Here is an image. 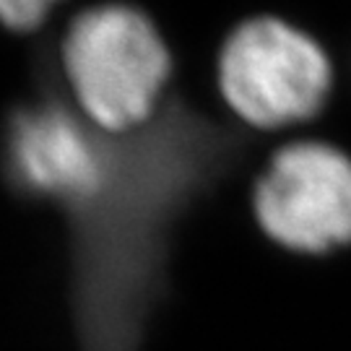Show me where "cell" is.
Returning <instances> with one entry per match:
<instances>
[{"label": "cell", "instance_id": "1", "mask_svg": "<svg viewBox=\"0 0 351 351\" xmlns=\"http://www.w3.org/2000/svg\"><path fill=\"white\" fill-rule=\"evenodd\" d=\"M58 52L75 110L110 138L143 130L172 86L175 52L156 21L128 0L81 8Z\"/></svg>", "mask_w": 351, "mask_h": 351}, {"label": "cell", "instance_id": "2", "mask_svg": "<svg viewBox=\"0 0 351 351\" xmlns=\"http://www.w3.org/2000/svg\"><path fill=\"white\" fill-rule=\"evenodd\" d=\"M216 88L242 125L276 133L326 110L333 60L300 24L274 13L250 16L219 47Z\"/></svg>", "mask_w": 351, "mask_h": 351}, {"label": "cell", "instance_id": "4", "mask_svg": "<svg viewBox=\"0 0 351 351\" xmlns=\"http://www.w3.org/2000/svg\"><path fill=\"white\" fill-rule=\"evenodd\" d=\"M112 169V149L84 114L55 97L19 104L3 125L5 182L26 198L68 216L99 198Z\"/></svg>", "mask_w": 351, "mask_h": 351}, {"label": "cell", "instance_id": "5", "mask_svg": "<svg viewBox=\"0 0 351 351\" xmlns=\"http://www.w3.org/2000/svg\"><path fill=\"white\" fill-rule=\"evenodd\" d=\"M65 0H0V26L16 37L45 29L52 11Z\"/></svg>", "mask_w": 351, "mask_h": 351}, {"label": "cell", "instance_id": "3", "mask_svg": "<svg viewBox=\"0 0 351 351\" xmlns=\"http://www.w3.org/2000/svg\"><path fill=\"white\" fill-rule=\"evenodd\" d=\"M258 226L278 247L328 255L351 245V156L330 141L278 146L252 188Z\"/></svg>", "mask_w": 351, "mask_h": 351}]
</instances>
